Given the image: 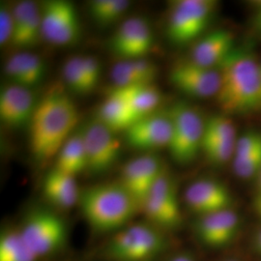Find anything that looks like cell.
Returning <instances> with one entry per match:
<instances>
[{
  "mask_svg": "<svg viewBox=\"0 0 261 261\" xmlns=\"http://www.w3.org/2000/svg\"><path fill=\"white\" fill-rule=\"evenodd\" d=\"M79 119L75 103L65 93L54 91L40 100L29 124L30 150L34 160L44 165L56 158L75 133Z\"/></svg>",
  "mask_w": 261,
  "mask_h": 261,
  "instance_id": "obj_1",
  "label": "cell"
},
{
  "mask_svg": "<svg viewBox=\"0 0 261 261\" xmlns=\"http://www.w3.org/2000/svg\"><path fill=\"white\" fill-rule=\"evenodd\" d=\"M218 70L220 87L215 99L224 114H244L260 107V62L252 53L234 47Z\"/></svg>",
  "mask_w": 261,
  "mask_h": 261,
  "instance_id": "obj_2",
  "label": "cell"
},
{
  "mask_svg": "<svg viewBox=\"0 0 261 261\" xmlns=\"http://www.w3.org/2000/svg\"><path fill=\"white\" fill-rule=\"evenodd\" d=\"M77 205L96 233L117 232L140 213V207L119 182L87 187L81 192Z\"/></svg>",
  "mask_w": 261,
  "mask_h": 261,
  "instance_id": "obj_3",
  "label": "cell"
},
{
  "mask_svg": "<svg viewBox=\"0 0 261 261\" xmlns=\"http://www.w3.org/2000/svg\"><path fill=\"white\" fill-rule=\"evenodd\" d=\"M168 247L166 232L150 224H129L106 241L100 254L109 261H156Z\"/></svg>",
  "mask_w": 261,
  "mask_h": 261,
  "instance_id": "obj_4",
  "label": "cell"
},
{
  "mask_svg": "<svg viewBox=\"0 0 261 261\" xmlns=\"http://www.w3.org/2000/svg\"><path fill=\"white\" fill-rule=\"evenodd\" d=\"M172 135L168 146L171 158L179 165H189L202 150L206 119L189 103H175L169 111Z\"/></svg>",
  "mask_w": 261,
  "mask_h": 261,
  "instance_id": "obj_5",
  "label": "cell"
},
{
  "mask_svg": "<svg viewBox=\"0 0 261 261\" xmlns=\"http://www.w3.org/2000/svg\"><path fill=\"white\" fill-rule=\"evenodd\" d=\"M18 228L39 259L62 250L68 238V228L64 220L47 209L31 211Z\"/></svg>",
  "mask_w": 261,
  "mask_h": 261,
  "instance_id": "obj_6",
  "label": "cell"
},
{
  "mask_svg": "<svg viewBox=\"0 0 261 261\" xmlns=\"http://www.w3.org/2000/svg\"><path fill=\"white\" fill-rule=\"evenodd\" d=\"M218 8L215 0L175 1L168 15L167 32L171 42L185 45L199 37Z\"/></svg>",
  "mask_w": 261,
  "mask_h": 261,
  "instance_id": "obj_7",
  "label": "cell"
},
{
  "mask_svg": "<svg viewBox=\"0 0 261 261\" xmlns=\"http://www.w3.org/2000/svg\"><path fill=\"white\" fill-rule=\"evenodd\" d=\"M141 213L146 221L164 232L178 229L183 223L176 182L167 168L146 196Z\"/></svg>",
  "mask_w": 261,
  "mask_h": 261,
  "instance_id": "obj_8",
  "label": "cell"
},
{
  "mask_svg": "<svg viewBox=\"0 0 261 261\" xmlns=\"http://www.w3.org/2000/svg\"><path fill=\"white\" fill-rule=\"evenodd\" d=\"M82 133L87 162L86 170L96 175L110 170L121 153L117 133L98 119L84 125Z\"/></svg>",
  "mask_w": 261,
  "mask_h": 261,
  "instance_id": "obj_9",
  "label": "cell"
},
{
  "mask_svg": "<svg viewBox=\"0 0 261 261\" xmlns=\"http://www.w3.org/2000/svg\"><path fill=\"white\" fill-rule=\"evenodd\" d=\"M42 34L51 45L64 47L80 35V21L75 5L67 0H48L41 6Z\"/></svg>",
  "mask_w": 261,
  "mask_h": 261,
  "instance_id": "obj_10",
  "label": "cell"
},
{
  "mask_svg": "<svg viewBox=\"0 0 261 261\" xmlns=\"http://www.w3.org/2000/svg\"><path fill=\"white\" fill-rule=\"evenodd\" d=\"M169 80L182 93L197 99L215 98L220 87L218 68L199 65L191 59L172 66Z\"/></svg>",
  "mask_w": 261,
  "mask_h": 261,
  "instance_id": "obj_11",
  "label": "cell"
},
{
  "mask_svg": "<svg viewBox=\"0 0 261 261\" xmlns=\"http://www.w3.org/2000/svg\"><path fill=\"white\" fill-rule=\"evenodd\" d=\"M166 169L158 156L147 153L127 162L121 168L119 183L140 207Z\"/></svg>",
  "mask_w": 261,
  "mask_h": 261,
  "instance_id": "obj_12",
  "label": "cell"
},
{
  "mask_svg": "<svg viewBox=\"0 0 261 261\" xmlns=\"http://www.w3.org/2000/svg\"><path fill=\"white\" fill-rule=\"evenodd\" d=\"M124 135L127 143L136 149L152 151L168 148L172 135L169 112H156L140 118L134 122Z\"/></svg>",
  "mask_w": 261,
  "mask_h": 261,
  "instance_id": "obj_13",
  "label": "cell"
},
{
  "mask_svg": "<svg viewBox=\"0 0 261 261\" xmlns=\"http://www.w3.org/2000/svg\"><path fill=\"white\" fill-rule=\"evenodd\" d=\"M154 44V35L149 22L141 17L124 20L109 42L111 50L125 60L143 58Z\"/></svg>",
  "mask_w": 261,
  "mask_h": 261,
  "instance_id": "obj_14",
  "label": "cell"
},
{
  "mask_svg": "<svg viewBox=\"0 0 261 261\" xmlns=\"http://www.w3.org/2000/svg\"><path fill=\"white\" fill-rule=\"evenodd\" d=\"M188 208L197 217L232 209L233 197L224 183L214 179H199L185 192Z\"/></svg>",
  "mask_w": 261,
  "mask_h": 261,
  "instance_id": "obj_15",
  "label": "cell"
},
{
  "mask_svg": "<svg viewBox=\"0 0 261 261\" xmlns=\"http://www.w3.org/2000/svg\"><path fill=\"white\" fill-rule=\"evenodd\" d=\"M239 228V216L232 209L198 217L195 224L197 239L211 249H221L229 245Z\"/></svg>",
  "mask_w": 261,
  "mask_h": 261,
  "instance_id": "obj_16",
  "label": "cell"
},
{
  "mask_svg": "<svg viewBox=\"0 0 261 261\" xmlns=\"http://www.w3.org/2000/svg\"><path fill=\"white\" fill-rule=\"evenodd\" d=\"M37 103L30 87L7 84L0 92V119L10 128L29 125Z\"/></svg>",
  "mask_w": 261,
  "mask_h": 261,
  "instance_id": "obj_17",
  "label": "cell"
},
{
  "mask_svg": "<svg viewBox=\"0 0 261 261\" xmlns=\"http://www.w3.org/2000/svg\"><path fill=\"white\" fill-rule=\"evenodd\" d=\"M233 48L234 36L230 31L215 30L196 42L190 59L199 65L218 68Z\"/></svg>",
  "mask_w": 261,
  "mask_h": 261,
  "instance_id": "obj_18",
  "label": "cell"
},
{
  "mask_svg": "<svg viewBox=\"0 0 261 261\" xmlns=\"http://www.w3.org/2000/svg\"><path fill=\"white\" fill-rule=\"evenodd\" d=\"M96 119L117 134L127 130L135 122L127 89L114 87L100 105Z\"/></svg>",
  "mask_w": 261,
  "mask_h": 261,
  "instance_id": "obj_19",
  "label": "cell"
},
{
  "mask_svg": "<svg viewBox=\"0 0 261 261\" xmlns=\"http://www.w3.org/2000/svg\"><path fill=\"white\" fill-rule=\"evenodd\" d=\"M43 192L53 205L62 210H67L76 205L81 195L75 176L55 168L44 179Z\"/></svg>",
  "mask_w": 261,
  "mask_h": 261,
  "instance_id": "obj_20",
  "label": "cell"
},
{
  "mask_svg": "<svg viewBox=\"0 0 261 261\" xmlns=\"http://www.w3.org/2000/svg\"><path fill=\"white\" fill-rule=\"evenodd\" d=\"M12 84L32 87L46 74V65L40 56L31 53H18L10 57L4 67Z\"/></svg>",
  "mask_w": 261,
  "mask_h": 261,
  "instance_id": "obj_21",
  "label": "cell"
},
{
  "mask_svg": "<svg viewBox=\"0 0 261 261\" xmlns=\"http://www.w3.org/2000/svg\"><path fill=\"white\" fill-rule=\"evenodd\" d=\"M55 168L75 177L87 169L82 130L75 132L61 147L56 156Z\"/></svg>",
  "mask_w": 261,
  "mask_h": 261,
  "instance_id": "obj_22",
  "label": "cell"
},
{
  "mask_svg": "<svg viewBox=\"0 0 261 261\" xmlns=\"http://www.w3.org/2000/svg\"><path fill=\"white\" fill-rule=\"evenodd\" d=\"M127 89L135 121L157 112L162 94L154 84L124 87Z\"/></svg>",
  "mask_w": 261,
  "mask_h": 261,
  "instance_id": "obj_23",
  "label": "cell"
},
{
  "mask_svg": "<svg viewBox=\"0 0 261 261\" xmlns=\"http://www.w3.org/2000/svg\"><path fill=\"white\" fill-rule=\"evenodd\" d=\"M0 261H39L19 228H4L0 235Z\"/></svg>",
  "mask_w": 261,
  "mask_h": 261,
  "instance_id": "obj_24",
  "label": "cell"
},
{
  "mask_svg": "<svg viewBox=\"0 0 261 261\" xmlns=\"http://www.w3.org/2000/svg\"><path fill=\"white\" fill-rule=\"evenodd\" d=\"M130 5L126 0H93L89 3V13L98 24L106 27L121 19Z\"/></svg>",
  "mask_w": 261,
  "mask_h": 261,
  "instance_id": "obj_25",
  "label": "cell"
},
{
  "mask_svg": "<svg viewBox=\"0 0 261 261\" xmlns=\"http://www.w3.org/2000/svg\"><path fill=\"white\" fill-rule=\"evenodd\" d=\"M236 127L228 115L216 114L206 119L203 142L205 141H236Z\"/></svg>",
  "mask_w": 261,
  "mask_h": 261,
  "instance_id": "obj_26",
  "label": "cell"
},
{
  "mask_svg": "<svg viewBox=\"0 0 261 261\" xmlns=\"http://www.w3.org/2000/svg\"><path fill=\"white\" fill-rule=\"evenodd\" d=\"M63 76L69 88L76 94L90 92L84 75L83 56H73L63 66Z\"/></svg>",
  "mask_w": 261,
  "mask_h": 261,
  "instance_id": "obj_27",
  "label": "cell"
},
{
  "mask_svg": "<svg viewBox=\"0 0 261 261\" xmlns=\"http://www.w3.org/2000/svg\"><path fill=\"white\" fill-rule=\"evenodd\" d=\"M236 141H205L201 151L210 163L221 166L233 160Z\"/></svg>",
  "mask_w": 261,
  "mask_h": 261,
  "instance_id": "obj_28",
  "label": "cell"
},
{
  "mask_svg": "<svg viewBox=\"0 0 261 261\" xmlns=\"http://www.w3.org/2000/svg\"><path fill=\"white\" fill-rule=\"evenodd\" d=\"M114 87H132L145 83L133 69L128 60H122L112 67L111 73Z\"/></svg>",
  "mask_w": 261,
  "mask_h": 261,
  "instance_id": "obj_29",
  "label": "cell"
},
{
  "mask_svg": "<svg viewBox=\"0 0 261 261\" xmlns=\"http://www.w3.org/2000/svg\"><path fill=\"white\" fill-rule=\"evenodd\" d=\"M232 161L234 173L239 178L251 179L261 173V150L250 156Z\"/></svg>",
  "mask_w": 261,
  "mask_h": 261,
  "instance_id": "obj_30",
  "label": "cell"
},
{
  "mask_svg": "<svg viewBox=\"0 0 261 261\" xmlns=\"http://www.w3.org/2000/svg\"><path fill=\"white\" fill-rule=\"evenodd\" d=\"M261 150V132L251 130L238 137L233 159L244 158Z\"/></svg>",
  "mask_w": 261,
  "mask_h": 261,
  "instance_id": "obj_31",
  "label": "cell"
},
{
  "mask_svg": "<svg viewBox=\"0 0 261 261\" xmlns=\"http://www.w3.org/2000/svg\"><path fill=\"white\" fill-rule=\"evenodd\" d=\"M14 32L13 8L7 4H1L0 7V44L7 46L11 44Z\"/></svg>",
  "mask_w": 261,
  "mask_h": 261,
  "instance_id": "obj_32",
  "label": "cell"
},
{
  "mask_svg": "<svg viewBox=\"0 0 261 261\" xmlns=\"http://www.w3.org/2000/svg\"><path fill=\"white\" fill-rule=\"evenodd\" d=\"M84 75L86 77L89 90L92 91L100 82L101 65L99 60L91 56H83Z\"/></svg>",
  "mask_w": 261,
  "mask_h": 261,
  "instance_id": "obj_33",
  "label": "cell"
},
{
  "mask_svg": "<svg viewBox=\"0 0 261 261\" xmlns=\"http://www.w3.org/2000/svg\"><path fill=\"white\" fill-rule=\"evenodd\" d=\"M168 261H197L196 257L189 252H180L173 255Z\"/></svg>",
  "mask_w": 261,
  "mask_h": 261,
  "instance_id": "obj_34",
  "label": "cell"
},
{
  "mask_svg": "<svg viewBox=\"0 0 261 261\" xmlns=\"http://www.w3.org/2000/svg\"><path fill=\"white\" fill-rule=\"evenodd\" d=\"M253 206H254V210H255L256 214L261 217V195H258V196L255 198Z\"/></svg>",
  "mask_w": 261,
  "mask_h": 261,
  "instance_id": "obj_35",
  "label": "cell"
},
{
  "mask_svg": "<svg viewBox=\"0 0 261 261\" xmlns=\"http://www.w3.org/2000/svg\"><path fill=\"white\" fill-rule=\"evenodd\" d=\"M255 24L257 28L259 29V31L261 32V5L259 7V9L257 11V14L255 16Z\"/></svg>",
  "mask_w": 261,
  "mask_h": 261,
  "instance_id": "obj_36",
  "label": "cell"
},
{
  "mask_svg": "<svg viewBox=\"0 0 261 261\" xmlns=\"http://www.w3.org/2000/svg\"><path fill=\"white\" fill-rule=\"evenodd\" d=\"M255 247H256V250L261 254V230L255 237Z\"/></svg>",
  "mask_w": 261,
  "mask_h": 261,
  "instance_id": "obj_37",
  "label": "cell"
},
{
  "mask_svg": "<svg viewBox=\"0 0 261 261\" xmlns=\"http://www.w3.org/2000/svg\"><path fill=\"white\" fill-rule=\"evenodd\" d=\"M259 177H260V184H259V189H260V194L259 195H261V173L259 174Z\"/></svg>",
  "mask_w": 261,
  "mask_h": 261,
  "instance_id": "obj_38",
  "label": "cell"
},
{
  "mask_svg": "<svg viewBox=\"0 0 261 261\" xmlns=\"http://www.w3.org/2000/svg\"><path fill=\"white\" fill-rule=\"evenodd\" d=\"M260 77H261V62H260Z\"/></svg>",
  "mask_w": 261,
  "mask_h": 261,
  "instance_id": "obj_39",
  "label": "cell"
},
{
  "mask_svg": "<svg viewBox=\"0 0 261 261\" xmlns=\"http://www.w3.org/2000/svg\"><path fill=\"white\" fill-rule=\"evenodd\" d=\"M228 261H236V260H228Z\"/></svg>",
  "mask_w": 261,
  "mask_h": 261,
  "instance_id": "obj_40",
  "label": "cell"
}]
</instances>
